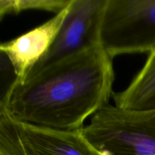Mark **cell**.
<instances>
[{
	"mask_svg": "<svg viewBox=\"0 0 155 155\" xmlns=\"http://www.w3.org/2000/svg\"><path fill=\"white\" fill-rule=\"evenodd\" d=\"M69 5L39 27L1 44L2 54L12 65L18 83H24L46 55L66 19Z\"/></svg>",
	"mask_w": 155,
	"mask_h": 155,
	"instance_id": "cell-5",
	"label": "cell"
},
{
	"mask_svg": "<svg viewBox=\"0 0 155 155\" xmlns=\"http://www.w3.org/2000/svg\"><path fill=\"white\" fill-rule=\"evenodd\" d=\"M113 58L101 43L61 58L29 76L14 80L0 107L16 122L39 128L74 132L113 96Z\"/></svg>",
	"mask_w": 155,
	"mask_h": 155,
	"instance_id": "cell-1",
	"label": "cell"
},
{
	"mask_svg": "<svg viewBox=\"0 0 155 155\" xmlns=\"http://www.w3.org/2000/svg\"><path fill=\"white\" fill-rule=\"evenodd\" d=\"M106 1L72 0L52 45L31 74L54 61L100 43V29Z\"/></svg>",
	"mask_w": 155,
	"mask_h": 155,
	"instance_id": "cell-4",
	"label": "cell"
},
{
	"mask_svg": "<svg viewBox=\"0 0 155 155\" xmlns=\"http://www.w3.org/2000/svg\"><path fill=\"white\" fill-rule=\"evenodd\" d=\"M72 0H1L0 18L5 15H18L26 10H41L55 13L66 8Z\"/></svg>",
	"mask_w": 155,
	"mask_h": 155,
	"instance_id": "cell-7",
	"label": "cell"
},
{
	"mask_svg": "<svg viewBox=\"0 0 155 155\" xmlns=\"http://www.w3.org/2000/svg\"><path fill=\"white\" fill-rule=\"evenodd\" d=\"M100 43L111 58L155 48V0H107Z\"/></svg>",
	"mask_w": 155,
	"mask_h": 155,
	"instance_id": "cell-2",
	"label": "cell"
},
{
	"mask_svg": "<svg viewBox=\"0 0 155 155\" xmlns=\"http://www.w3.org/2000/svg\"><path fill=\"white\" fill-rule=\"evenodd\" d=\"M115 106L127 110L155 109V48L131 83L122 92L113 94Z\"/></svg>",
	"mask_w": 155,
	"mask_h": 155,
	"instance_id": "cell-6",
	"label": "cell"
},
{
	"mask_svg": "<svg viewBox=\"0 0 155 155\" xmlns=\"http://www.w3.org/2000/svg\"><path fill=\"white\" fill-rule=\"evenodd\" d=\"M0 155H104L84 138L81 130L58 131L30 125L22 127L0 107Z\"/></svg>",
	"mask_w": 155,
	"mask_h": 155,
	"instance_id": "cell-3",
	"label": "cell"
}]
</instances>
